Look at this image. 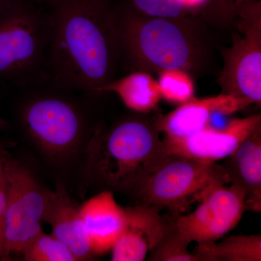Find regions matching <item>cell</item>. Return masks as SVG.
<instances>
[{
	"instance_id": "1",
	"label": "cell",
	"mask_w": 261,
	"mask_h": 261,
	"mask_svg": "<svg viewBox=\"0 0 261 261\" xmlns=\"http://www.w3.org/2000/svg\"><path fill=\"white\" fill-rule=\"evenodd\" d=\"M50 9L51 78L99 95L121 65L114 0H61Z\"/></svg>"
},
{
	"instance_id": "2",
	"label": "cell",
	"mask_w": 261,
	"mask_h": 261,
	"mask_svg": "<svg viewBox=\"0 0 261 261\" xmlns=\"http://www.w3.org/2000/svg\"><path fill=\"white\" fill-rule=\"evenodd\" d=\"M115 10L121 65L130 72L182 70L192 76L211 65L212 43L200 18L147 17L116 2Z\"/></svg>"
},
{
	"instance_id": "3",
	"label": "cell",
	"mask_w": 261,
	"mask_h": 261,
	"mask_svg": "<svg viewBox=\"0 0 261 261\" xmlns=\"http://www.w3.org/2000/svg\"><path fill=\"white\" fill-rule=\"evenodd\" d=\"M155 118L132 116L106 127L97 124L87 147V172L103 190L135 195L168 153Z\"/></svg>"
},
{
	"instance_id": "4",
	"label": "cell",
	"mask_w": 261,
	"mask_h": 261,
	"mask_svg": "<svg viewBox=\"0 0 261 261\" xmlns=\"http://www.w3.org/2000/svg\"><path fill=\"white\" fill-rule=\"evenodd\" d=\"M11 85L19 94L15 112L19 128L49 155H68L94 132L96 126L92 128L89 113L81 99L87 92L51 78Z\"/></svg>"
},
{
	"instance_id": "5",
	"label": "cell",
	"mask_w": 261,
	"mask_h": 261,
	"mask_svg": "<svg viewBox=\"0 0 261 261\" xmlns=\"http://www.w3.org/2000/svg\"><path fill=\"white\" fill-rule=\"evenodd\" d=\"M53 20L40 0H0V80L20 85L51 78Z\"/></svg>"
},
{
	"instance_id": "6",
	"label": "cell",
	"mask_w": 261,
	"mask_h": 261,
	"mask_svg": "<svg viewBox=\"0 0 261 261\" xmlns=\"http://www.w3.org/2000/svg\"><path fill=\"white\" fill-rule=\"evenodd\" d=\"M222 165L168 152L136 192L141 203L166 207L178 214L215 187L228 184Z\"/></svg>"
},
{
	"instance_id": "7",
	"label": "cell",
	"mask_w": 261,
	"mask_h": 261,
	"mask_svg": "<svg viewBox=\"0 0 261 261\" xmlns=\"http://www.w3.org/2000/svg\"><path fill=\"white\" fill-rule=\"evenodd\" d=\"M232 44L223 51L224 68L218 84L222 93L261 104V2L239 10Z\"/></svg>"
},
{
	"instance_id": "8",
	"label": "cell",
	"mask_w": 261,
	"mask_h": 261,
	"mask_svg": "<svg viewBox=\"0 0 261 261\" xmlns=\"http://www.w3.org/2000/svg\"><path fill=\"white\" fill-rule=\"evenodd\" d=\"M7 190L4 259L21 253L42 231L45 202L42 190L31 171L13 160L3 159Z\"/></svg>"
},
{
	"instance_id": "9",
	"label": "cell",
	"mask_w": 261,
	"mask_h": 261,
	"mask_svg": "<svg viewBox=\"0 0 261 261\" xmlns=\"http://www.w3.org/2000/svg\"><path fill=\"white\" fill-rule=\"evenodd\" d=\"M245 192L240 187L221 185L201 200L187 215L174 214L178 231L189 243L216 242L236 227L246 211Z\"/></svg>"
},
{
	"instance_id": "10",
	"label": "cell",
	"mask_w": 261,
	"mask_h": 261,
	"mask_svg": "<svg viewBox=\"0 0 261 261\" xmlns=\"http://www.w3.org/2000/svg\"><path fill=\"white\" fill-rule=\"evenodd\" d=\"M260 123L261 115H253L231 120L224 128L209 126L185 138L163 141L168 152L216 163L233 153Z\"/></svg>"
},
{
	"instance_id": "11",
	"label": "cell",
	"mask_w": 261,
	"mask_h": 261,
	"mask_svg": "<svg viewBox=\"0 0 261 261\" xmlns=\"http://www.w3.org/2000/svg\"><path fill=\"white\" fill-rule=\"evenodd\" d=\"M250 105L242 98L224 93L201 99L194 97L172 112L155 118L156 126L166 140L185 138L210 126L215 115L228 116Z\"/></svg>"
},
{
	"instance_id": "12",
	"label": "cell",
	"mask_w": 261,
	"mask_h": 261,
	"mask_svg": "<svg viewBox=\"0 0 261 261\" xmlns=\"http://www.w3.org/2000/svg\"><path fill=\"white\" fill-rule=\"evenodd\" d=\"M126 223L112 250L113 261H143L162 238L167 219L157 206L141 203L125 207Z\"/></svg>"
},
{
	"instance_id": "13",
	"label": "cell",
	"mask_w": 261,
	"mask_h": 261,
	"mask_svg": "<svg viewBox=\"0 0 261 261\" xmlns=\"http://www.w3.org/2000/svg\"><path fill=\"white\" fill-rule=\"evenodd\" d=\"M80 215L93 255H102L113 248L126 223V211L113 192L102 190L80 206Z\"/></svg>"
},
{
	"instance_id": "14",
	"label": "cell",
	"mask_w": 261,
	"mask_h": 261,
	"mask_svg": "<svg viewBox=\"0 0 261 261\" xmlns=\"http://www.w3.org/2000/svg\"><path fill=\"white\" fill-rule=\"evenodd\" d=\"M80 207L62 185H58L55 192L45 190L43 221L50 225L51 234L71 250L77 260H85L93 254L81 218Z\"/></svg>"
},
{
	"instance_id": "15",
	"label": "cell",
	"mask_w": 261,
	"mask_h": 261,
	"mask_svg": "<svg viewBox=\"0 0 261 261\" xmlns=\"http://www.w3.org/2000/svg\"><path fill=\"white\" fill-rule=\"evenodd\" d=\"M223 168L228 182L245 192L247 210L261 211V123L233 153L225 159Z\"/></svg>"
},
{
	"instance_id": "16",
	"label": "cell",
	"mask_w": 261,
	"mask_h": 261,
	"mask_svg": "<svg viewBox=\"0 0 261 261\" xmlns=\"http://www.w3.org/2000/svg\"><path fill=\"white\" fill-rule=\"evenodd\" d=\"M106 93L117 94L126 108L140 114L153 111L162 98L158 81L142 70H134L115 79L97 92L99 95Z\"/></svg>"
},
{
	"instance_id": "17",
	"label": "cell",
	"mask_w": 261,
	"mask_h": 261,
	"mask_svg": "<svg viewBox=\"0 0 261 261\" xmlns=\"http://www.w3.org/2000/svg\"><path fill=\"white\" fill-rule=\"evenodd\" d=\"M192 253L197 261H260L261 236L227 237L218 243L197 245Z\"/></svg>"
},
{
	"instance_id": "18",
	"label": "cell",
	"mask_w": 261,
	"mask_h": 261,
	"mask_svg": "<svg viewBox=\"0 0 261 261\" xmlns=\"http://www.w3.org/2000/svg\"><path fill=\"white\" fill-rule=\"evenodd\" d=\"M190 244L178 231L174 219L168 218L162 238L149 252V260L197 261L195 255L189 251Z\"/></svg>"
},
{
	"instance_id": "19",
	"label": "cell",
	"mask_w": 261,
	"mask_h": 261,
	"mask_svg": "<svg viewBox=\"0 0 261 261\" xmlns=\"http://www.w3.org/2000/svg\"><path fill=\"white\" fill-rule=\"evenodd\" d=\"M28 261H76L71 250L53 234L41 231L21 252Z\"/></svg>"
},
{
	"instance_id": "20",
	"label": "cell",
	"mask_w": 261,
	"mask_h": 261,
	"mask_svg": "<svg viewBox=\"0 0 261 261\" xmlns=\"http://www.w3.org/2000/svg\"><path fill=\"white\" fill-rule=\"evenodd\" d=\"M192 75L182 70L160 72L158 80L161 97L168 102L182 105L195 97Z\"/></svg>"
},
{
	"instance_id": "21",
	"label": "cell",
	"mask_w": 261,
	"mask_h": 261,
	"mask_svg": "<svg viewBox=\"0 0 261 261\" xmlns=\"http://www.w3.org/2000/svg\"><path fill=\"white\" fill-rule=\"evenodd\" d=\"M138 14L156 18H178L192 15L181 0H114Z\"/></svg>"
},
{
	"instance_id": "22",
	"label": "cell",
	"mask_w": 261,
	"mask_h": 261,
	"mask_svg": "<svg viewBox=\"0 0 261 261\" xmlns=\"http://www.w3.org/2000/svg\"><path fill=\"white\" fill-rule=\"evenodd\" d=\"M255 0H209L199 17L207 20H226L234 23L239 10Z\"/></svg>"
},
{
	"instance_id": "23",
	"label": "cell",
	"mask_w": 261,
	"mask_h": 261,
	"mask_svg": "<svg viewBox=\"0 0 261 261\" xmlns=\"http://www.w3.org/2000/svg\"><path fill=\"white\" fill-rule=\"evenodd\" d=\"M0 258L4 259V240L0 236Z\"/></svg>"
},
{
	"instance_id": "24",
	"label": "cell",
	"mask_w": 261,
	"mask_h": 261,
	"mask_svg": "<svg viewBox=\"0 0 261 261\" xmlns=\"http://www.w3.org/2000/svg\"><path fill=\"white\" fill-rule=\"evenodd\" d=\"M40 1H42V3H44V4L47 5V6L51 7L57 4V3L61 1V0H40Z\"/></svg>"
},
{
	"instance_id": "25",
	"label": "cell",
	"mask_w": 261,
	"mask_h": 261,
	"mask_svg": "<svg viewBox=\"0 0 261 261\" xmlns=\"http://www.w3.org/2000/svg\"><path fill=\"white\" fill-rule=\"evenodd\" d=\"M3 158H2L1 156H0V162H1L2 160H3Z\"/></svg>"
}]
</instances>
